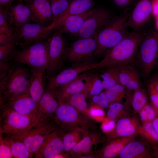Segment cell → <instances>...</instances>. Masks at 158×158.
Masks as SVG:
<instances>
[{
  "instance_id": "cell-1",
  "label": "cell",
  "mask_w": 158,
  "mask_h": 158,
  "mask_svg": "<svg viewBox=\"0 0 158 158\" xmlns=\"http://www.w3.org/2000/svg\"><path fill=\"white\" fill-rule=\"evenodd\" d=\"M143 37L138 32H129L118 44L105 51L103 58L99 62L101 68L128 65L137 56Z\"/></svg>"
},
{
  "instance_id": "cell-2",
  "label": "cell",
  "mask_w": 158,
  "mask_h": 158,
  "mask_svg": "<svg viewBox=\"0 0 158 158\" xmlns=\"http://www.w3.org/2000/svg\"><path fill=\"white\" fill-rule=\"evenodd\" d=\"M129 14L125 13L111 20L96 35L97 47L94 53L100 56L107 49L119 43L129 33L127 21Z\"/></svg>"
},
{
  "instance_id": "cell-3",
  "label": "cell",
  "mask_w": 158,
  "mask_h": 158,
  "mask_svg": "<svg viewBox=\"0 0 158 158\" xmlns=\"http://www.w3.org/2000/svg\"><path fill=\"white\" fill-rule=\"evenodd\" d=\"M0 132L13 138L24 134L40 117L33 118L21 114L4 104H0Z\"/></svg>"
},
{
  "instance_id": "cell-4",
  "label": "cell",
  "mask_w": 158,
  "mask_h": 158,
  "mask_svg": "<svg viewBox=\"0 0 158 158\" xmlns=\"http://www.w3.org/2000/svg\"><path fill=\"white\" fill-rule=\"evenodd\" d=\"M27 70L12 67L6 77L0 81V104L21 94L28 92L30 76Z\"/></svg>"
},
{
  "instance_id": "cell-5",
  "label": "cell",
  "mask_w": 158,
  "mask_h": 158,
  "mask_svg": "<svg viewBox=\"0 0 158 158\" xmlns=\"http://www.w3.org/2000/svg\"><path fill=\"white\" fill-rule=\"evenodd\" d=\"M49 46V38L15 50L12 56L19 63L26 65L32 68L46 66Z\"/></svg>"
},
{
  "instance_id": "cell-6",
  "label": "cell",
  "mask_w": 158,
  "mask_h": 158,
  "mask_svg": "<svg viewBox=\"0 0 158 158\" xmlns=\"http://www.w3.org/2000/svg\"><path fill=\"white\" fill-rule=\"evenodd\" d=\"M57 128L53 119L40 116L36 123L24 134L14 138L22 142L34 156L49 135Z\"/></svg>"
},
{
  "instance_id": "cell-7",
  "label": "cell",
  "mask_w": 158,
  "mask_h": 158,
  "mask_svg": "<svg viewBox=\"0 0 158 158\" xmlns=\"http://www.w3.org/2000/svg\"><path fill=\"white\" fill-rule=\"evenodd\" d=\"M55 28L52 23L47 25L37 23H27L14 28L13 40L16 45H28L46 40Z\"/></svg>"
},
{
  "instance_id": "cell-8",
  "label": "cell",
  "mask_w": 158,
  "mask_h": 158,
  "mask_svg": "<svg viewBox=\"0 0 158 158\" xmlns=\"http://www.w3.org/2000/svg\"><path fill=\"white\" fill-rule=\"evenodd\" d=\"M137 56L143 75L148 77L158 59V37L153 34L143 36Z\"/></svg>"
},
{
  "instance_id": "cell-9",
  "label": "cell",
  "mask_w": 158,
  "mask_h": 158,
  "mask_svg": "<svg viewBox=\"0 0 158 158\" xmlns=\"http://www.w3.org/2000/svg\"><path fill=\"white\" fill-rule=\"evenodd\" d=\"M55 28L56 30L49 38V49L46 65V71L50 76L59 68L67 48L63 33L59 28Z\"/></svg>"
},
{
  "instance_id": "cell-10",
  "label": "cell",
  "mask_w": 158,
  "mask_h": 158,
  "mask_svg": "<svg viewBox=\"0 0 158 158\" xmlns=\"http://www.w3.org/2000/svg\"><path fill=\"white\" fill-rule=\"evenodd\" d=\"M100 68L99 62L88 61L74 65L56 75L47 76L48 82L45 90L54 91L62 85L73 80L80 74L91 70Z\"/></svg>"
},
{
  "instance_id": "cell-11",
  "label": "cell",
  "mask_w": 158,
  "mask_h": 158,
  "mask_svg": "<svg viewBox=\"0 0 158 158\" xmlns=\"http://www.w3.org/2000/svg\"><path fill=\"white\" fill-rule=\"evenodd\" d=\"M112 13L103 7H97L86 20L82 28L75 36L79 38L93 37L113 18Z\"/></svg>"
},
{
  "instance_id": "cell-12",
  "label": "cell",
  "mask_w": 158,
  "mask_h": 158,
  "mask_svg": "<svg viewBox=\"0 0 158 158\" xmlns=\"http://www.w3.org/2000/svg\"><path fill=\"white\" fill-rule=\"evenodd\" d=\"M97 34L89 38H79L67 48L64 57L75 65L90 56L97 48Z\"/></svg>"
},
{
  "instance_id": "cell-13",
  "label": "cell",
  "mask_w": 158,
  "mask_h": 158,
  "mask_svg": "<svg viewBox=\"0 0 158 158\" xmlns=\"http://www.w3.org/2000/svg\"><path fill=\"white\" fill-rule=\"evenodd\" d=\"M8 22L14 28L32 22L36 23L32 11L27 5L20 1L16 3L9 8L0 9Z\"/></svg>"
},
{
  "instance_id": "cell-14",
  "label": "cell",
  "mask_w": 158,
  "mask_h": 158,
  "mask_svg": "<svg viewBox=\"0 0 158 158\" xmlns=\"http://www.w3.org/2000/svg\"><path fill=\"white\" fill-rule=\"evenodd\" d=\"M152 1H139L129 15L127 21L128 28L137 32L145 26L152 15Z\"/></svg>"
},
{
  "instance_id": "cell-15",
  "label": "cell",
  "mask_w": 158,
  "mask_h": 158,
  "mask_svg": "<svg viewBox=\"0 0 158 158\" xmlns=\"http://www.w3.org/2000/svg\"><path fill=\"white\" fill-rule=\"evenodd\" d=\"M64 132L57 128L52 132L34 154L36 158H54L64 151Z\"/></svg>"
},
{
  "instance_id": "cell-16",
  "label": "cell",
  "mask_w": 158,
  "mask_h": 158,
  "mask_svg": "<svg viewBox=\"0 0 158 158\" xmlns=\"http://www.w3.org/2000/svg\"><path fill=\"white\" fill-rule=\"evenodd\" d=\"M4 104L22 115L33 118L40 116L37 109V103L28 92L24 93L5 101Z\"/></svg>"
},
{
  "instance_id": "cell-17",
  "label": "cell",
  "mask_w": 158,
  "mask_h": 158,
  "mask_svg": "<svg viewBox=\"0 0 158 158\" xmlns=\"http://www.w3.org/2000/svg\"><path fill=\"white\" fill-rule=\"evenodd\" d=\"M80 117L75 108L64 102L60 101L53 119L57 127L64 132L68 126L78 122Z\"/></svg>"
},
{
  "instance_id": "cell-18",
  "label": "cell",
  "mask_w": 158,
  "mask_h": 158,
  "mask_svg": "<svg viewBox=\"0 0 158 158\" xmlns=\"http://www.w3.org/2000/svg\"><path fill=\"white\" fill-rule=\"evenodd\" d=\"M92 75L87 72H84L54 92L59 101H63L75 94L84 93Z\"/></svg>"
},
{
  "instance_id": "cell-19",
  "label": "cell",
  "mask_w": 158,
  "mask_h": 158,
  "mask_svg": "<svg viewBox=\"0 0 158 158\" xmlns=\"http://www.w3.org/2000/svg\"><path fill=\"white\" fill-rule=\"evenodd\" d=\"M142 126L140 118L135 115L121 119L117 121L114 130L109 133L108 141L115 138L139 133Z\"/></svg>"
},
{
  "instance_id": "cell-20",
  "label": "cell",
  "mask_w": 158,
  "mask_h": 158,
  "mask_svg": "<svg viewBox=\"0 0 158 158\" xmlns=\"http://www.w3.org/2000/svg\"><path fill=\"white\" fill-rule=\"evenodd\" d=\"M97 8H93L83 13L68 16L56 27L60 28L63 33L75 36L80 32L86 20L96 11Z\"/></svg>"
},
{
  "instance_id": "cell-21",
  "label": "cell",
  "mask_w": 158,
  "mask_h": 158,
  "mask_svg": "<svg viewBox=\"0 0 158 158\" xmlns=\"http://www.w3.org/2000/svg\"><path fill=\"white\" fill-rule=\"evenodd\" d=\"M31 9L36 23L48 25L52 22V13L49 0H32L27 4Z\"/></svg>"
},
{
  "instance_id": "cell-22",
  "label": "cell",
  "mask_w": 158,
  "mask_h": 158,
  "mask_svg": "<svg viewBox=\"0 0 158 158\" xmlns=\"http://www.w3.org/2000/svg\"><path fill=\"white\" fill-rule=\"evenodd\" d=\"M59 103V100L54 91L45 90L44 94L37 103L39 115L45 118L53 119Z\"/></svg>"
},
{
  "instance_id": "cell-23",
  "label": "cell",
  "mask_w": 158,
  "mask_h": 158,
  "mask_svg": "<svg viewBox=\"0 0 158 158\" xmlns=\"http://www.w3.org/2000/svg\"><path fill=\"white\" fill-rule=\"evenodd\" d=\"M149 145L134 140L128 143L117 157L120 158H150L153 156Z\"/></svg>"
},
{
  "instance_id": "cell-24",
  "label": "cell",
  "mask_w": 158,
  "mask_h": 158,
  "mask_svg": "<svg viewBox=\"0 0 158 158\" xmlns=\"http://www.w3.org/2000/svg\"><path fill=\"white\" fill-rule=\"evenodd\" d=\"M28 88L29 94L37 103L44 94L45 90L43 77L46 71V66L38 68L31 69Z\"/></svg>"
},
{
  "instance_id": "cell-25",
  "label": "cell",
  "mask_w": 158,
  "mask_h": 158,
  "mask_svg": "<svg viewBox=\"0 0 158 158\" xmlns=\"http://www.w3.org/2000/svg\"><path fill=\"white\" fill-rule=\"evenodd\" d=\"M118 138L109 142L101 150V157L104 158H112L118 156L124 147L129 142L135 140L139 135Z\"/></svg>"
},
{
  "instance_id": "cell-26",
  "label": "cell",
  "mask_w": 158,
  "mask_h": 158,
  "mask_svg": "<svg viewBox=\"0 0 158 158\" xmlns=\"http://www.w3.org/2000/svg\"><path fill=\"white\" fill-rule=\"evenodd\" d=\"M128 90L126 100L123 103L114 102L110 104L107 113V117L117 121L121 119L130 117L132 94L131 90Z\"/></svg>"
},
{
  "instance_id": "cell-27",
  "label": "cell",
  "mask_w": 158,
  "mask_h": 158,
  "mask_svg": "<svg viewBox=\"0 0 158 158\" xmlns=\"http://www.w3.org/2000/svg\"><path fill=\"white\" fill-rule=\"evenodd\" d=\"M95 5L94 0H71L67 10L55 24V28L68 16L85 12Z\"/></svg>"
},
{
  "instance_id": "cell-28",
  "label": "cell",
  "mask_w": 158,
  "mask_h": 158,
  "mask_svg": "<svg viewBox=\"0 0 158 158\" xmlns=\"http://www.w3.org/2000/svg\"><path fill=\"white\" fill-rule=\"evenodd\" d=\"M0 135V137L10 147L13 158H29L33 156L21 141L6 135Z\"/></svg>"
},
{
  "instance_id": "cell-29",
  "label": "cell",
  "mask_w": 158,
  "mask_h": 158,
  "mask_svg": "<svg viewBox=\"0 0 158 158\" xmlns=\"http://www.w3.org/2000/svg\"><path fill=\"white\" fill-rule=\"evenodd\" d=\"M139 134L152 147L158 146V135L152 122L142 124Z\"/></svg>"
},
{
  "instance_id": "cell-30",
  "label": "cell",
  "mask_w": 158,
  "mask_h": 158,
  "mask_svg": "<svg viewBox=\"0 0 158 158\" xmlns=\"http://www.w3.org/2000/svg\"><path fill=\"white\" fill-rule=\"evenodd\" d=\"M148 94L142 87L134 91L132 94L131 105L134 114L139 112L148 102Z\"/></svg>"
},
{
  "instance_id": "cell-31",
  "label": "cell",
  "mask_w": 158,
  "mask_h": 158,
  "mask_svg": "<svg viewBox=\"0 0 158 158\" xmlns=\"http://www.w3.org/2000/svg\"><path fill=\"white\" fill-rule=\"evenodd\" d=\"M52 13V22L55 25L68 8L71 0H49Z\"/></svg>"
},
{
  "instance_id": "cell-32",
  "label": "cell",
  "mask_w": 158,
  "mask_h": 158,
  "mask_svg": "<svg viewBox=\"0 0 158 158\" xmlns=\"http://www.w3.org/2000/svg\"><path fill=\"white\" fill-rule=\"evenodd\" d=\"M105 92L107 99L111 104L119 102L123 98H126L128 90L125 86L118 84L105 90Z\"/></svg>"
},
{
  "instance_id": "cell-33",
  "label": "cell",
  "mask_w": 158,
  "mask_h": 158,
  "mask_svg": "<svg viewBox=\"0 0 158 158\" xmlns=\"http://www.w3.org/2000/svg\"><path fill=\"white\" fill-rule=\"evenodd\" d=\"M86 97L84 93L80 92L74 94L61 101L69 104L79 111L84 112L87 108Z\"/></svg>"
},
{
  "instance_id": "cell-34",
  "label": "cell",
  "mask_w": 158,
  "mask_h": 158,
  "mask_svg": "<svg viewBox=\"0 0 158 158\" xmlns=\"http://www.w3.org/2000/svg\"><path fill=\"white\" fill-rule=\"evenodd\" d=\"M104 89L102 81L96 75L93 74L86 90L84 93L86 95H99Z\"/></svg>"
},
{
  "instance_id": "cell-35",
  "label": "cell",
  "mask_w": 158,
  "mask_h": 158,
  "mask_svg": "<svg viewBox=\"0 0 158 158\" xmlns=\"http://www.w3.org/2000/svg\"><path fill=\"white\" fill-rule=\"evenodd\" d=\"M142 124L152 122L158 115L152 105L148 102L138 113Z\"/></svg>"
},
{
  "instance_id": "cell-36",
  "label": "cell",
  "mask_w": 158,
  "mask_h": 158,
  "mask_svg": "<svg viewBox=\"0 0 158 158\" xmlns=\"http://www.w3.org/2000/svg\"><path fill=\"white\" fill-rule=\"evenodd\" d=\"M79 133L76 131L66 133L64 132L63 141L64 152H69L75 145L80 141Z\"/></svg>"
},
{
  "instance_id": "cell-37",
  "label": "cell",
  "mask_w": 158,
  "mask_h": 158,
  "mask_svg": "<svg viewBox=\"0 0 158 158\" xmlns=\"http://www.w3.org/2000/svg\"><path fill=\"white\" fill-rule=\"evenodd\" d=\"M16 45L14 42L0 45V61H9L12 58Z\"/></svg>"
},
{
  "instance_id": "cell-38",
  "label": "cell",
  "mask_w": 158,
  "mask_h": 158,
  "mask_svg": "<svg viewBox=\"0 0 158 158\" xmlns=\"http://www.w3.org/2000/svg\"><path fill=\"white\" fill-rule=\"evenodd\" d=\"M93 145V140L90 137L87 136L78 142L72 149L75 153H85L89 151Z\"/></svg>"
},
{
  "instance_id": "cell-39",
  "label": "cell",
  "mask_w": 158,
  "mask_h": 158,
  "mask_svg": "<svg viewBox=\"0 0 158 158\" xmlns=\"http://www.w3.org/2000/svg\"><path fill=\"white\" fill-rule=\"evenodd\" d=\"M118 68L120 84L125 87L131 77L134 69L128 65Z\"/></svg>"
},
{
  "instance_id": "cell-40",
  "label": "cell",
  "mask_w": 158,
  "mask_h": 158,
  "mask_svg": "<svg viewBox=\"0 0 158 158\" xmlns=\"http://www.w3.org/2000/svg\"><path fill=\"white\" fill-rule=\"evenodd\" d=\"M147 92L150 103L154 108L158 115V92L153 85L150 82L147 85Z\"/></svg>"
},
{
  "instance_id": "cell-41",
  "label": "cell",
  "mask_w": 158,
  "mask_h": 158,
  "mask_svg": "<svg viewBox=\"0 0 158 158\" xmlns=\"http://www.w3.org/2000/svg\"><path fill=\"white\" fill-rule=\"evenodd\" d=\"M14 28L7 21L2 13L0 11V33L13 37Z\"/></svg>"
},
{
  "instance_id": "cell-42",
  "label": "cell",
  "mask_w": 158,
  "mask_h": 158,
  "mask_svg": "<svg viewBox=\"0 0 158 158\" xmlns=\"http://www.w3.org/2000/svg\"><path fill=\"white\" fill-rule=\"evenodd\" d=\"M129 90L133 91L141 87L140 80L136 71L134 69L131 77L125 86Z\"/></svg>"
},
{
  "instance_id": "cell-43",
  "label": "cell",
  "mask_w": 158,
  "mask_h": 158,
  "mask_svg": "<svg viewBox=\"0 0 158 158\" xmlns=\"http://www.w3.org/2000/svg\"><path fill=\"white\" fill-rule=\"evenodd\" d=\"M116 125L115 120L107 117L103 119L101 128L103 132L110 133L114 130Z\"/></svg>"
},
{
  "instance_id": "cell-44",
  "label": "cell",
  "mask_w": 158,
  "mask_h": 158,
  "mask_svg": "<svg viewBox=\"0 0 158 158\" xmlns=\"http://www.w3.org/2000/svg\"><path fill=\"white\" fill-rule=\"evenodd\" d=\"M0 138V158H13L10 147Z\"/></svg>"
},
{
  "instance_id": "cell-45",
  "label": "cell",
  "mask_w": 158,
  "mask_h": 158,
  "mask_svg": "<svg viewBox=\"0 0 158 158\" xmlns=\"http://www.w3.org/2000/svg\"><path fill=\"white\" fill-rule=\"evenodd\" d=\"M118 76V67H110L103 72L100 75L103 80L112 78Z\"/></svg>"
},
{
  "instance_id": "cell-46",
  "label": "cell",
  "mask_w": 158,
  "mask_h": 158,
  "mask_svg": "<svg viewBox=\"0 0 158 158\" xmlns=\"http://www.w3.org/2000/svg\"><path fill=\"white\" fill-rule=\"evenodd\" d=\"M102 108L97 104L96 106H92L90 111V115L92 117H98L100 120L103 119L104 112Z\"/></svg>"
},
{
  "instance_id": "cell-47",
  "label": "cell",
  "mask_w": 158,
  "mask_h": 158,
  "mask_svg": "<svg viewBox=\"0 0 158 158\" xmlns=\"http://www.w3.org/2000/svg\"><path fill=\"white\" fill-rule=\"evenodd\" d=\"M102 83L105 90L110 88L117 84H120L118 76L105 80H103Z\"/></svg>"
},
{
  "instance_id": "cell-48",
  "label": "cell",
  "mask_w": 158,
  "mask_h": 158,
  "mask_svg": "<svg viewBox=\"0 0 158 158\" xmlns=\"http://www.w3.org/2000/svg\"><path fill=\"white\" fill-rule=\"evenodd\" d=\"M109 104L105 91L102 92L99 94V98L97 104L102 108H107L109 107Z\"/></svg>"
},
{
  "instance_id": "cell-49",
  "label": "cell",
  "mask_w": 158,
  "mask_h": 158,
  "mask_svg": "<svg viewBox=\"0 0 158 158\" xmlns=\"http://www.w3.org/2000/svg\"><path fill=\"white\" fill-rule=\"evenodd\" d=\"M14 42L13 37L8 35L0 33V45Z\"/></svg>"
},
{
  "instance_id": "cell-50",
  "label": "cell",
  "mask_w": 158,
  "mask_h": 158,
  "mask_svg": "<svg viewBox=\"0 0 158 158\" xmlns=\"http://www.w3.org/2000/svg\"><path fill=\"white\" fill-rule=\"evenodd\" d=\"M114 3L117 6L124 8L128 6L133 0H112Z\"/></svg>"
},
{
  "instance_id": "cell-51",
  "label": "cell",
  "mask_w": 158,
  "mask_h": 158,
  "mask_svg": "<svg viewBox=\"0 0 158 158\" xmlns=\"http://www.w3.org/2000/svg\"><path fill=\"white\" fill-rule=\"evenodd\" d=\"M15 0H0V9L6 10L10 8Z\"/></svg>"
},
{
  "instance_id": "cell-52",
  "label": "cell",
  "mask_w": 158,
  "mask_h": 158,
  "mask_svg": "<svg viewBox=\"0 0 158 158\" xmlns=\"http://www.w3.org/2000/svg\"><path fill=\"white\" fill-rule=\"evenodd\" d=\"M152 15L155 18L158 16V0L152 1Z\"/></svg>"
},
{
  "instance_id": "cell-53",
  "label": "cell",
  "mask_w": 158,
  "mask_h": 158,
  "mask_svg": "<svg viewBox=\"0 0 158 158\" xmlns=\"http://www.w3.org/2000/svg\"><path fill=\"white\" fill-rule=\"evenodd\" d=\"M149 82L153 85L158 92V75H156L150 79Z\"/></svg>"
},
{
  "instance_id": "cell-54",
  "label": "cell",
  "mask_w": 158,
  "mask_h": 158,
  "mask_svg": "<svg viewBox=\"0 0 158 158\" xmlns=\"http://www.w3.org/2000/svg\"><path fill=\"white\" fill-rule=\"evenodd\" d=\"M152 154L153 156L155 158H158V146H156L152 147Z\"/></svg>"
},
{
  "instance_id": "cell-55",
  "label": "cell",
  "mask_w": 158,
  "mask_h": 158,
  "mask_svg": "<svg viewBox=\"0 0 158 158\" xmlns=\"http://www.w3.org/2000/svg\"><path fill=\"white\" fill-rule=\"evenodd\" d=\"M152 123L158 135V116L153 121Z\"/></svg>"
},
{
  "instance_id": "cell-56",
  "label": "cell",
  "mask_w": 158,
  "mask_h": 158,
  "mask_svg": "<svg viewBox=\"0 0 158 158\" xmlns=\"http://www.w3.org/2000/svg\"><path fill=\"white\" fill-rule=\"evenodd\" d=\"M156 18V27L158 30V16L155 17Z\"/></svg>"
},
{
  "instance_id": "cell-57",
  "label": "cell",
  "mask_w": 158,
  "mask_h": 158,
  "mask_svg": "<svg viewBox=\"0 0 158 158\" xmlns=\"http://www.w3.org/2000/svg\"><path fill=\"white\" fill-rule=\"evenodd\" d=\"M32 0H24V1L27 4L29 3Z\"/></svg>"
},
{
  "instance_id": "cell-58",
  "label": "cell",
  "mask_w": 158,
  "mask_h": 158,
  "mask_svg": "<svg viewBox=\"0 0 158 158\" xmlns=\"http://www.w3.org/2000/svg\"></svg>"
}]
</instances>
